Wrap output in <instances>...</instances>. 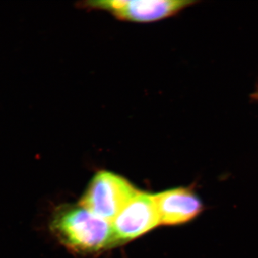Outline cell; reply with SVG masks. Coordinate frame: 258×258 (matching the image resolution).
I'll return each mask as SVG.
<instances>
[{
    "mask_svg": "<svg viewBox=\"0 0 258 258\" xmlns=\"http://www.w3.org/2000/svg\"><path fill=\"white\" fill-rule=\"evenodd\" d=\"M52 235L70 250L93 253L119 244L110 222L81 205H60L49 221Z\"/></svg>",
    "mask_w": 258,
    "mask_h": 258,
    "instance_id": "1",
    "label": "cell"
},
{
    "mask_svg": "<svg viewBox=\"0 0 258 258\" xmlns=\"http://www.w3.org/2000/svg\"><path fill=\"white\" fill-rule=\"evenodd\" d=\"M196 3L191 0H102L81 2L76 7L108 12L121 21L149 23L174 16Z\"/></svg>",
    "mask_w": 258,
    "mask_h": 258,
    "instance_id": "3",
    "label": "cell"
},
{
    "mask_svg": "<svg viewBox=\"0 0 258 258\" xmlns=\"http://www.w3.org/2000/svg\"><path fill=\"white\" fill-rule=\"evenodd\" d=\"M119 243L137 238L160 224L154 195L139 193L112 222Z\"/></svg>",
    "mask_w": 258,
    "mask_h": 258,
    "instance_id": "4",
    "label": "cell"
},
{
    "mask_svg": "<svg viewBox=\"0 0 258 258\" xmlns=\"http://www.w3.org/2000/svg\"><path fill=\"white\" fill-rule=\"evenodd\" d=\"M139 191L122 176L101 171L93 176L79 205L112 223Z\"/></svg>",
    "mask_w": 258,
    "mask_h": 258,
    "instance_id": "2",
    "label": "cell"
},
{
    "mask_svg": "<svg viewBox=\"0 0 258 258\" xmlns=\"http://www.w3.org/2000/svg\"><path fill=\"white\" fill-rule=\"evenodd\" d=\"M160 224L179 225L200 216L205 207L192 188L179 187L154 195Z\"/></svg>",
    "mask_w": 258,
    "mask_h": 258,
    "instance_id": "5",
    "label": "cell"
}]
</instances>
